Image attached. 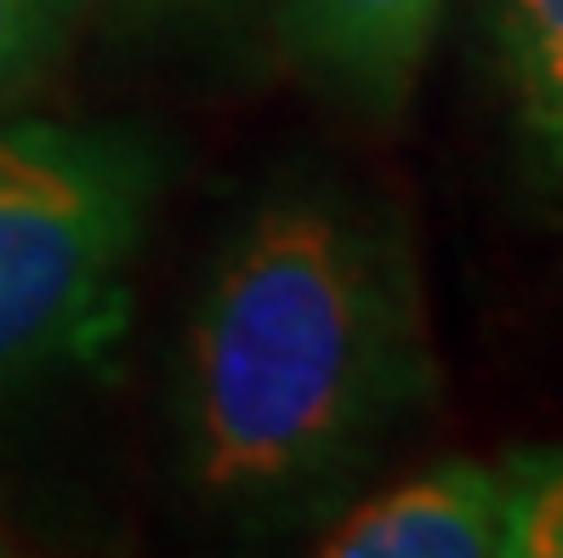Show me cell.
Segmentation results:
<instances>
[{
    "mask_svg": "<svg viewBox=\"0 0 563 558\" xmlns=\"http://www.w3.org/2000/svg\"><path fill=\"white\" fill-rule=\"evenodd\" d=\"M507 558H563V445L501 456Z\"/></svg>",
    "mask_w": 563,
    "mask_h": 558,
    "instance_id": "obj_7",
    "label": "cell"
},
{
    "mask_svg": "<svg viewBox=\"0 0 563 558\" xmlns=\"http://www.w3.org/2000/svg\"><path fill=\"white\" fill-rule=\"evenodd\" d=\"M433 400L405 222L336 177L274 183L211 256L177 365V445L200 502L302 518Z\"/></svg>",
    "mask_w": 563,
    "mask_h": 558,
    "instance_id": "obj_1",
    "label": "cell"
},
{
    "mask_svg": "<svg viewBox=\"0 0 563 558\" xmlns=\"http://www.w3.org/2000/svg\"><path fill=\"white\" fill-rule=\"evenodd\" d=\"M330 558H507L501 462H433L347 507L319 536Z\"/></svg>",
    "mask_w": 563,
    "mask_h": 558,
    "instance_id": "obj_4",
    "label": "cell"
},
{
    "mask_svg": "<svg viewBox=\"0 0 563 558\" xmlns=\"http://www.w3.org/2000/svg\"><path fill=\"white\" fill-rule=\"evenodd\" d=\"M159 183L131 125L0 120V400L120 337Z\"/></svg>",
    "mask_w": 563,
    "mask_h": 558,
    "instance_id": "obj_2",
    "label": "cell"
},
{
    "mask_svg": "<svg viewBox=\"0 0 563 558\" xmlns=\"http://www.w3.org/2000/svg\"><path fill=\"white\" fill-rule=\"evenodd\" d=\"M529 160L563 188V0H484Z\"/></svg>",
    "mask_w": 563,
    "mask_h": 558,
    "instance_id": "obj_5",
    "label": "cell"
},
{
    "mask_svg": "<svg viewBox=\"0 0 563 558\" xmlns=\"http://www.w3.org/2000/svg\"><path fill=\"white\" fill-rule=\"evenodd\" d=\"M450 0H290L279 35L347 109L393 120L427 69Z\"/></svg>",
    "mask_w": 563,
    "mask_h": 558,
    "instance_id": "obj_3",
    "label": "cell"
},
{
    "mask_svg": "<svg viewBox=\"0 0 563 558\" xmlns=\"http://www.w3.org/2000/svg\"><path fill=\"white\" fill-rule=\"evenodd\" d=\"M86 7L91 0H0V114L63 63Z\"/></svg>",
    "mask_w": 563,
    "mask_h": 558,
    "instance_id": "obj_6",
    "label": "cell"
}]
</instances>
